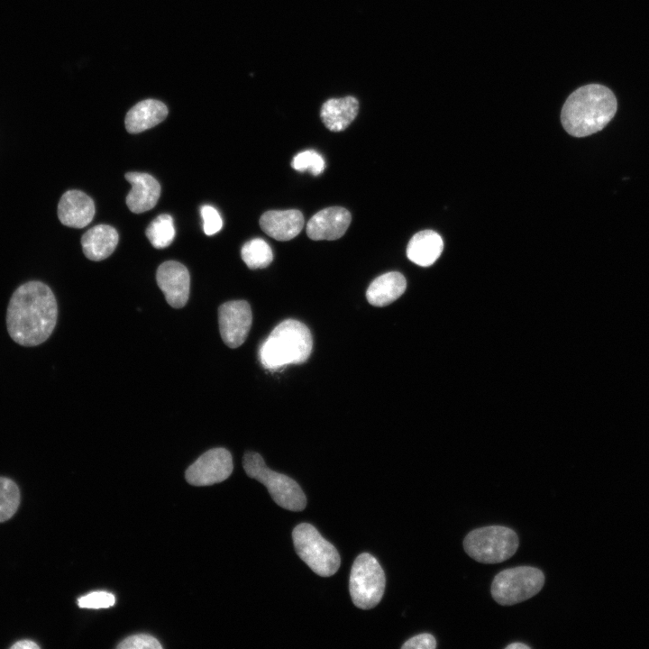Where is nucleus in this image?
Masks as SVG:
<instances>
[{"label":"nucleus","mask_w":649,"mask_h":649,"mask_svg":"<svg viewBox=\"0 0 649 649\" xmlns=\"http://www.w3.org/2000/svg\"><path fill=\"white\" fill-rule=\"evenodd\" d=\"M57 316V302L50 288L42 282L30 281L14 292L7 307L6 326L15 343L35 346L50 337Z\"/></svg>","instance_id":"obj_1"},{"label":"nucleus","mask_w":649,"mask_h":649,"mask_svg":"<svg viewBox=\"0 0 649 649\" xmlns=\"http://www.w3.org/2000/svg\"><path fill=\"white\" fill-rule=\"evenodd\" d=\"M617 109V98L608 87L589 84L567 97L561 121L569 134L585 137L601 131L613 119Z\"/></svg>","instance_id":"obj_2"},{"label":"nucleus","mask_w":649,"mask_h":649,"mask_svg":"<svg viewBox=\"0 0 649 649\" xmlns=\"http://www.w3.org/2000/svg\"><path fill=\"white\" fill-rule=\"evenodd\" d=\"M313 346L309 329L301 322L287 319L279 323L266 338L259 351L261 365L278 370L288 364L304 363Z\"/></svg>","instance_id":"obj_3"},{"label":"nucleus","mask_w":649,"mask_h":649,"mask_svg":"<svg viewBox=\"0 0 649 649\" xmlns=\"http://www.w3.org/2000/svg\"><path fill=\"white\" fill-rule=\"evenodd\" d=\"M516 533L503 526H489L471 531L463 540L466 553L481 563H499L511 558L518 548Z\"/></svg>","instance_id":"obj_4"},{"label":"nucleus","mask_w":649,"mask_h":649,"mask_svg":"<svg viewBox=\"0 0 649 649\" xmlns=\"http://www.w3.org/2000/svg\"><path fill=\"white\" fill-rule=\"evenodd\" d=\"M242 466L249 477L268 489L272 499L281 507L291 511H301L306 507V498L300 486L288 476L268 468L259 453L247 452Z\"/></svg>","instance_id":"obj_5"},{"label":"nucleus","mask_w":649,"mask_h":649,"mask_svg":"<svg viewBox=\"0 0 649 649\" xmlns=\"http://www.w3.org/2000/svg\"><path fill=\"white\" fill-rule=\"evenodd\" d=\"M292 538L298 556L314 572L329 577L337 571L341 561L336 548L312 525H297L292 532Z\"/></svg>","instance_id":"obj_6"},{"label":"nucleus","mask_w":649,"mask_h":649,"mask_svg":"<svg viewBox=\"0 0 649 649\" xmlns=\"http://www.w3.org/2000/svg\"><path fill=\"white\" fill-rule=\"evenodd\" d=\"M544 572L532 566H517L498 572L491 584L496 602L511 606L536 595L544 587Z\"/></svg>","instance_id":"obj_7"},{"label":"nucleus","mask_w":649,"mask_h":649,"mask_svg":"<svg viewBox=\"0 0 649 649\" xmlns=\"http://www.w3.org/2000/svg\"><path fill=\"white\" fill-rule=\"evenodd\" d=\"M385 583V573L375 557L363 553L355 559L349 590L357 608L370 609L377 606L384 594Z\"/></svg>","instance_id":"obj_8"},{"label":"nucleus","mask_w":649,"mask_h":649,"mask_svg":"<svg viewBox=\"0 0 649 649\" xmlns=\"http://www.w3.org/2000/svg\"><path fill=\"white\" fill-rule=\"evenodd\" d=\"M233 468L230 452L224 448H213L187 469L185 477L191 485L209 486L226 480Z\"/></svg>","instance_id":"obj_9"},{"label":"nucleus","mask_w":649,"mask_h":649,"mask_svg":"<svg viewBox=\"0 0 649 649\" xmlns=\"http://www.w3.org/2000/svg\"><path fill=\"white\" fill-rule=\"evenodd\" d=\"M251 322V306L244 300L228 301L218 308L220 334L223 342L230 348H237L244 343Z\"/></svg>","instance_id":"obj_10"},{"label":"nucleus","mask_w":649,"mask_h":649,"mask_svg":"<svg viewBox=\"0 0 649 649\" xmlns=\"http://www.w3.org/2000/svg\"><path fill=\"white\" fill-rule=\"evenodd\" d=\"M156 279L169 306L181 308L187 304L190 277L187 269L182 263L175 261L163 262L157 270Z\"/></svg>","instance_id":"obj_11"},{"label":"nucleus","mask_w":649,"mask_h":649,"mask_svg":"<svg viewBox=\"0 0 649 649\" xmlns=\"http://www.w3.org/2000/svg\"><path fill=\"white\" fill-rule=\"evenodd\" d=\"M352 221L351 213L341 206H331L314 215L306 224L307 236L315 241L341 238Z\"/></svg>","instance_id":"obj_12"},{"label":"nucleus","mask_w":649,"mask_h":649,"mask_svg":"<svg viewBox=\"0 0 649 649\" xmlns=\"http://www.w3.org/2000/svg\"><path fill=\"white\" fill-rule=\"evenodd\" d=\"M94 215V201L84 192L68 190L60 197L58 216L62 224L72 228H83L93 220Z\"/></svg>","instance_id":"obj_13"},{"label":"nucleus","mask_w":649,"mask_h":649,"mask_svg":"<svg viewBox=\"0 0 649 649\" xmlns=\"http://www.w3.org/2000/svg\"><path fill=\"white\" fill-rule=\"evenodd\" d=\"M125 179L132 185L126 197L130 211L141 214L152 209L160 195V186L151 175L143 172H127Z\"/></svg>","instance_id":"obj_14"},{"label":"nucleus","mask_w":649,"mask_h":649,"mask_svg":"<svg viewBox=\"0 0 649 649\" xmlns=\"http://www.w3.org/2000/svg\"><path fill=\"white\" fill-rule=\"evenodd\" d=\"M262 231L278 241H288L295 238L303 229L304 217L297 209L270 210L260 218Z\"/></svg>","instance_id":"obj_15"},{"label":"nucleus","mask_w":649,"mask_h":649,"mask_svg":"<svg viewBox=\"0 0 649 649\" xmlns=\"http://www.w3.org/2000/svg\"><path fill=\"white\" fill-rule=\"evenodd\" d=\"M168 115L167 106L160 101L146 99L137 103L126 114L125 128L139 133L161 123Z\"/></svg>","instance_id":"obj_16"},{"label":"nucleus","mask_w":649,"mask_h":649,"mask_svg":"<svg viewBox=\"0 0 649 649\" xmlns=\"http://www.w3.org/2000/svg\"><path fill=\"white\" fill-rule=\"evenodd\" d=\"M117 231L108 224H98L87 231L81 238L85 256L91 261L109 257L118 243Z\"/></svg>","instance_id":"obj_17"},{"label":"nucleus","mask_w":649,"mask_h":649,"mask_svg":"<svg viewBox=\"0 0 649 649\" xmlns=\"http://www.w3.org/2000/svg\"><path fill=\"white\" fill-rule=\"evenodd\" d=\"M358 112L359 103L355 97L332 98L323 104L320 117L327 129L341 132L352 123Z\"/></svg>","instance_id":"obj_18"},{"label":"nucleus","mask_w":649,"mask_h":649,"mask_svg":"<svg viewBox=\"0 0 649 649\" xmlns=\"http://www.w3.org/2000/svg\"><path fill=\"white\" fill-rule=\"evenodd\" d=\"M443 249L441 236L434 231L416 233L407 247V258L416 265L428 267L435 262Z\"/></svg>","instance_id":"obj_19"},{"label":"nucleus","mask_w":649,"mask_h":649,"mask_svg":"<svg viewBox=\"0 0 649 649\" xmlns=\"http://www.w3.org/2000/svg\"><path fill=\"white\" fill-rule=\"evenodd\" d=\"M405 277L397 271L382 274L368 287L366 297L375 306H385L397 300L406 290Z\"/></svg>","instance_id":"obj_20"},{"label":"nucleus","mask_w":649,"mask_h":649,"mask_svg":"<svg viewBox=\"0 0 649 649\" xmlns=\"http://www.w3.org/2000/svg\"><path fill=\"white\" fill-rule=\"evenodd\" d=\"M241 256L244 263L251 270L266 268L273 261L271 248L261 238L245 242L242 247Z\"/></svg>","instance_id":"obj_21"},{"label":"nucleus","mask_w":649,"mask_h":649,"mask_svg":"<svg viewBox=\"0 0 649 649\" xmlns=\"http://www.w3.org/2000/svg\"><path fill=\"white\" fill-rule=\"evenodd\" d=\"M145 234L153 247L157 249L168 247L175 237L173 218L168 214L158 215L148 225Z\"/></svg>","instance_id":"obj_22"},{"label":"nucleus","mask_w":649,"mask_h":649,"mask_svg":"<svg viewBox=\"0 0 649 649\" xmlns=\"http://www.w3.org/2000/svg\"><path fill=\"white\" fill-rule=\"evenodd\" d=\"M20 504V491L10 479L0 477V522L14 516Z\"/></svg>","instance_id":"obj_23"},{"label":"nucleus","mask_w":649,"mask_h":649,"mask_svg":"<svg viewBox=\"0 0 649 649\" xmlns=\"http://www.w3.org/2000/svg\"><path fill=\"white\" fill-rule=\"evenodd\" d=\"M291 167L297 171H309L312 175L317 176L325 169L324 158L314 150H307L298 152L291 161Z\"/></svg>","instance_id":"obj_24"},{"label":"nucleus","mask_w":649,"mask_h":649,"mask_svg":"<svg viewBox=\"0 0 649 649\" xmlns=\"http://www.w3.org/2000/svg\"><path fill=\"white\" fill-rule=\"evenodd\" d=\"M114 603V596L106 591H93L78 599V606L85 608H106Z\"/></svg>","instance_id":"obj_25"},{"label":"nucleus","mask_w":649,"mask_h":649,"mask_svg":"<svg viewBox=\"0 0 649 649\" xmlns=\"http://www.w3.org/2000/svg\"><path fill=\"white\" fill-rule=\"evenodd\" d=\"M161 647L155 637L145 634L129 636L117 645L120 649H161Z\"/></svg>","instance_id":"obj_26"},{"label":"nucleus","mask_w":649,"mask_h":649,"mask_svg":"<svg viewBox=\"0 0 649 649\" xmlns=\"http://www.w3.org/2000/svg\"><path fill=\"white\" fill-rule=\"evenodd\" d=\"M203 219V229L206 235L218 233L223 226V220L219 212L209 205H204L200 209Z\"/></svg>","instance_id":"obj_27"},{"label":"nucleus","mask_w":649,"mask_h":649,"mask_svg":"<svg viewBox=\"0 0 649 649\" xmlns=\"http://www.w3.org/2000/svg\"><path fill=\"white\" fill-rule=\"evenodd\" d=\"M436 640L431 634H420L408 639L401 646L402 649H434Z\"/></svg>","instance_id":"obj_28"},{"label":"nucleus","mask_w":649,"mask_h":649,"mask_svg":"<svg viewBox=\"0 0 649 649\" xmlns=\"http://www.w3.org/2000/svg\"><path fill=\"white\" fill-rule=\"evenodd\" d=\"M11 648L12 649H39L40 646L33 641L23 640V641H18L17 643L13 644Z\"/></svg>","instance_id":"obj_29"},{"label":"nucleus","mask_w":649,"mask_h":649,"mask_svg":"<svg viewBox=\"0 0 649 649\" xmlns=\"http://www.w3.org/2000/svg\"><path fill=\"white\" fill-rule=\"evenodd\" d=\"M506 648L507 649H530V646H528L527 644H525L523 643L516 642V643L508 644Z\"/></svg>","instance_id":"obj_30"}]
</instances>
